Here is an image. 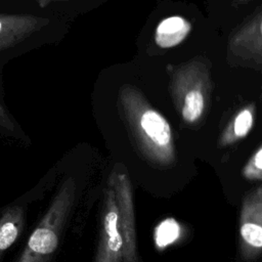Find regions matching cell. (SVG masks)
Wrapping results in <instances>:
<instances>
[{"label":"cell","mask_w":262,"mask_h":262,"mask_svg":"<svg viewBox=\"0 0 262 262\" xmlns=\"http://www.w3.org/2000/svg\"><path fill=\"white\" fill-rule=\"evenodd\" d=\"M73 20L42 13L0 8V90L5 66L33 50L60 43Z\"/></svg>","instance_id":"obj_1"},{"label":"cell","mask_w":262,"mask_h":262,"mask_svg":"<svg viewBox=\"0 0 262 262\" xmlns=\"http://www.w3.org/2000/svg\"><path fill=\"white\" fill-rule=\"evenodd\" d=\"M118 98L129 133L141 157L158 166H169L175 162L173 134L166 118L130 86H123Z\"/></svg>","instance_id":"obj_2"},{"label":"cell","mask_w":262,"mask_h":262,"mask_svg":"<svg viewBox=\"0 0 262 262\" xmlns=\"http://www.w3.org/2000/svg\"><path fill=\"white\" fill-rule=\"evenodd\" d=\"M76 182L66 179L51 204L28 239L17 262H49L56 251L60 235L75 203Z\"/></svg>","instance_id":"obj_3"},{"label":"cell","mask_w":262,"mask_h":262,"mask_svg":"<svg viewBox=\"0 0 262 262\" xmlns=\"http://www.w3.org/2000/svg\"><path fill=\"white\" fill-rule=\"evenodd\" d=\"M208 82L206 77L192 67L181 69L173 82L175 103L182 119L193 124L204 115L208 102Z\"/></svg>","instance_id":"obj_4"},{"label":"cell","mask_w":262,"mask_h":262,"mask_svg":"<svg viewBox=\"0 0 262 262\" xmlns=\"http://www.w3.org/2000/svg\"><path fill=\"white\" fill-rule=\"evenodd\" d=\"M102 0H0V8L12 11L54 15L74 21Z\"/></svg>","instance_id":"obj_5"},{"label":"cell","mask_w":262,"mask_h":262,"mask_svg":"<svg viewBox=\"0 0 262 262\" xmlns=\"http://www.w3.org/2000/svg\"><path fill=\"white\" fill-rule=\"evenodd\" d=\"M243 253L253 257L262 251V186L245 199L239 218Z\"/></svg>","instance_id":"obj_6"},{"label":"cell","mask_w":262,"mask_h":262,"mask_svg":"<svg viewBox=\"0 0 262 262\" xmlns=\"http://www.w3.org/2000/svg\"><path fill=\"white\" fill-rule=\"evenodd\" d=\"M192 26L185 17L172 15L162 19L155 31V43L162 49L177 46L190 34Z\"/></svg>","instance_id":"obj_7"},{"label":"cell","mask_w":262,"mask_h":262,"mask_svg":"<svg viewBox=\"0 0 262 262\" xmlns=\"http://www.w3.org/2000/svg\"><path fill=\"white\" fill-rule=\"evenodd\" d=\"M25 223V210L20 206L6 209L0 216V260L20 234Z\"/></svg>","instance_id":"obj_8"},{"label":"cell","mask_w":262,"mask_h":262,"mask_svg":"<svg viewBox=\"0 0 262 262\" xmlns=\"http://www.w3.org/2000/svg\"><path fill=\"white\" fill-rule=\"evenodd\" d=\"M254 122V110L247 106L241 110L230 124L228 131L223 135V143L228 144L239 138L245 137L251 130Z\"/></svg>","instance_id":"obj_9"},{"label":"cell","mask_w":262,"mask_h":262,"mask_svg":"<svg viewBox=\"0 0 262 262\" xmlns=\"http://www.w3.org/2000/svg\"><path fill=\"white\" fill-rule=\"evenodd\" d=\"M178 235V226L173 220L164 221L156 231V243L163 248L171 244Z\"/></svg>","instance_id":"obj_10"},{"label":"cell","mask_w":262,"mask_h":262,"mask_svg":"<svg viewBox=\"0 0 262 262\" xmlns=\"http://www.w3.org/2000/svg\"><path fill=\"white\" fill-rule=\"evenodd\" d=\"M244 175L247 178H262V146L255 152L244 169Z\"/></svg>","instance_id":"obj_11"},{"label":"cell","mask_w":262,"mask_h":262,"mask_svg":"<svg viewBox=\"0 0 262 262\" xmlns=\"http://www.w3.org/2000/svg\"><path fill=\"white\" fill-rule=\"evenodd\" d=\"M250 34L252 37L250 39V41H252L253 46L258 48L256 51L258 52V50H259V52H262V14L260 15V17L257 20H255L252 24ZM250 41L245 42V44H247Z\"/></svg>","instance_id":"obj_12"},{"label":"cell","mask_w":262,"mask_h":262,"mask_svg":"<svg viewBox=\"0 0 262 262\" xmlns=\"http://www.w3.org/2000/svg\"><path fill=\"white\" fill-rule=\"evenodd\" d=\"M0 128L6 131H14L15 124L12 120L11 115L9 114L6 105L4 104L3 98L0 94Z\"/></svg>","instance_id":"obj_13"}]
</instances>
